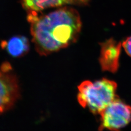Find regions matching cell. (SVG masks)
Returning <instances> with one entry per match:
<instances>
[{
  "label": "cell",
  "mask_w": 131,
  "mask_h": 131,
  "mask_svg": "<svg viewBox=\"0 0 131 131\" xmlns=\"http://www.w3.org/2000/svg\"><path fill=\"white\" fill-rule=\"evenodd\" d=\"M27 19L32 41L40 56H46L76 42L82 25L78 11L67 6L45 15L28 14Z\"/></svg>",
  "instance_id": "6da1fadb"
},
{
  "label": "cell",
  "mask_w": 131,
  "mask_h": 131,
  "mask_svg": "<svg viewBox=\"0 0 131 131\" xmlns=\"http://www.w3.org/2000/svg\"><path fill=\"white\" fill-rule=\"evenodd\" d=\"M117 84L106 78L91 81L86 80L78 87L77 100L84 108L95 115L100 114L117 98Z\"/></svg>",
  "instance_id": "7a4b0ae2"
},
{
  "label": "cell",
  "mask_w": 131,
  "mask_h": 131,
  "mask_svg": "<svg viewBox=\"0 0 131 131\" xmlns=\"http://www.w3.org/2000/svg\"><path fill=\"white\" fill-rule=\"evenodd\" d=\"M20 95L18 78L9 63L4 62L0 66V114L13 107Z\"/></svg>",
  "instance_id": "3957f363"
},
{
  "label": "cell",
  "mask_w": 131,
  "mask_h": 131,
  "mask_svg": "<svg viewBox=\"0 0 131 131\" xmlns=\"http://www.w3.org/2000/svg\"><path fill=\"white\" fill-rule=\"evenodd\" d=\"M99 131H120L131 120V107L116 98L100 114Z\"/></svg>",
  "instance_id": "277c9868"
},
{
  "label": "cell",
  "mask_w": 131,
  "mask_h": 131,
  "mask_svg": "<svg viewBox=\"0 0 131 131\" xmlns=\"http://www.w3.org/2000/svg\"><path fill=\"white\" fill-rule=\"evenodd\" d=\"M101 47L99 62L104 71L115 73L119 67L122 44L113 38L100 43Z\"/></svg>",
  "instance_id": "5b68a950"
},
{
  "label": "cell",
  "mask_w": 131,
  "mask_h": 131,
  "mask_svg": "<svg viewBox=\"0 0 131 131\" xmlns=\"http://www.w3.org/2000/svg\"><path fill=\"white\" fill-rule=\"evenodd\" d=\"M90 0H21V5L28 14H37L50 8L62 7L70 5L84 6Z\"/></svg>",
  "instance_id": "8992f818"
},
{
  "label": "cell",
  "mask_w": 131,
  "mask_h": 131,
  "mask_svg": "<svg viewBox=\"0 0 131 131\" xmlns=\"http://www.w3.org/2000/svg\"><path fill=\"white\" fill-rule=\"evenodd\" d=\"M1 45L2 49H5L10 56L14 57L24 56L30 49L28 38L22 36H14L8 41H3Z\"/></svg>",
  "instance_id": "52a82bcc"
},
{
  "label": "cell",
  "mask_w": 131,
  "mask_h": 131,
  "mask_svg": "<svg viewBox=\"0 0 131 131\" xmlns=\"http://www.w3.org/2000/svg\"><path fill=\"white\" fill-rule=\"evenodd\" d=\"M122 45L128 55L131 57V36L127 38L122 43Z\"/></svg>",
  "instance_id": "ba28073f"
}]
</instances>
